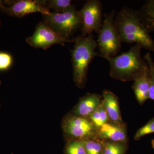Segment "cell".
I'll return each instance as SVG.
<instances>
[{"label": "cell", "mask_w": 154, "mask_h": 154, "mask_svg": "<svg viewBox=\"0 0 154 154\" xmlns=\"http://www.w3.org/2000/svg\"><path fill=\"white\" fill-rule=\"evenodd\" d=\"M114 22L122 43H135L154 52V39L141 20L138 11L123 7L116 14Z\"/></svg>", "instance_id": "6da1fadb"}, {"label": "cell", "mask_w": 154, "mask_h": 154, "mask_svg": "<svg viewBox=\"0 0 154 154\" xmlns=\"http://www.w3.org/2000/svg\"><path fill=\"white\" fill-rule=\"evenodd\" d=\"M74 43L71 50L73 79L75 85L79 88L85 86L88 68L94 58L99 56L97 42L93 34L88 36H79L72 39Z\"/></svg>", "instance_id": "7a4b0ae2"}, {"label": "cell", "mask_w": 154, "mask_h": 154, "mask_svg": "<svg viewBox=\"0 0 154 154\" xmlns=\"http://www.w3.org/2000/svg\"><path fill=\"white\" fill-rule=\"evenodd\" d=\"M142 47L136 44L118 56L106 59L110 65L111 78L122 81H133L143 72L148 64L141 55Z\"/></svg>", "instance_id": "3957f363"}, {"label": "cell", "mask_w": 154, "mask_h": 154, "mask_svg": "<svg viewBox=\"0 0 154 154\" xmlns=\"http://www.w3.org/2000/svg\"><path fill=\"white\" fill-rule=\"evenodd\" d=\"M115 14L114 11L104 14L96 41L99 56L105 59L114 57L121 49V39L114 22Z\"/></svg>", "instance_id": "277c9868"}, {"label": "cell", "mask_w": 154, "mask_h": 154, "mask_svg": "<svg viewBox=\"0 0 154 154\" xmlns=\"http://www.w3.org/2000/svg\"><path fill=\"white\" fill-rule=\"evenodd\" d=\"M61 127L66 142L97 138L98 128L89 117L68 113L63 119Z\"/></svg>", "instance_id": "5b68a950"}, {"label": "cell", "mask_w": 154, "mask_h": 154, "mask_svg": "<svg viewBox=\"0 0 154 154\" xmlns=\"http://www.w3.org/2000/svg\"><path fill=\"white\" fill-rule=\"evenodd\" d=\"M43 16L45 23L66 39H69V38L82 27L81 16L75 8L63 13L50 12L48 15Z\"/></svg>", "instance_id": "8992f818"}, {"label": "cell", "mask_w": 154, "mask_h": 154, "mask_svg": "<svg viewBox=\"0 0 154 154\" xmlns=\"http://www.w3.org/2000/svg\"><path fill=\"white\" fill-rule=\"evenodd\" d=\"M82 25V35L88 36L93 32L99 34L102 25V6L99 0H89L79 11Z\"/></svg>", "instance_id": "52a82bcc"}, {"label": "cell", "mask_w": 154, "mask_h": 154, "mask_svg": "<svg viewBox=\"0 0 154 154\" xmlns=\"http://www.w3.org/2000/svg\"><path fill=\"white\" fill-rule=\"evenodd\" d=\"M0 10L9 16L19 18L35 13L48 15L51 12L43 5L42 0L0 1Z\"/></svg>", "instance_id": "ba28073f"}, {"label": "cell", "mask_w": 154, "mask_h": 154, "mask_svg": "<svg viewBox=\"0 0 154 154\" xmlns=\"http://www.w3.org/2000/svg\"><path fill=\"white\" fill-rule=\"evenodd\" d=\"M26 42L35 48L46 49L54 44L64 45L72 40L66 39L56 33L44 22H40L36 26L33 35L26 39Z\"/></svg>", "instance_id": "9c48e42d"}, {"label": "cell", "mask_w": 154, "mask_h": 154, "mask_svg": "<svg viewBox=\"0 0 154 154\" xmlns=\"http://www.w3.org/2000/svg\"><path fill=\"white\" fill-rule=\"evenodd\" d=\"M97 138L100 140H110L128 143V137L126 125L109 121L98 128Z\"/></svg>", "instance_id": "30bf717a"}, {"label": "cell", "mask_w": 154, "mask_h": 154, "mask_svg": "<svg viewBox=\"0 0 154 154\" xmlns=\"http://www.w3.org/2000/svg\"><path fill=\"white\" fill-rule=\"evenodd\" d=\"M102 96L88 93L80 98L70 113L82 117H89L102 103Z\"/></svg>", "instance_id": "8fae6325"}, {"label": "cell", "mask_w": 154, "mask_h": 154, "mask_svg": "<svg viewBox=\"0 0 154 154\" xmlns=\"http://www.w3.org/2000/svg\"><path fill=\"white\" fill-rule=\"evenodd\" d=\"M102 104L107 111L110 121L125 124L122 117L118 98L114 93L104 90L102 92Z\"/></svg>", "instance_id": "7c38bea8"}, {"label": "cell", "mask_w": 154, "mask_h": 154, "mask_svg": "<svg viewBox=\"0 0 154 154\" xmlns=\"http://www.w3.org/2000/svg\"><path fill=\"white\" fill-rule=\"evenodd\" d=\"M133 81L134 83L133 85L132 89L136 98L138 103L140 105H143L148 99H149L150 72L148 65L147 67Z\"/></svg>", "instance_id": "4fadbf2b"}, {"label": "cell", "mask_w": 154, "mask_h": 154, "mask_svg": "<svg viewBox=\"0 0 154 154\" xmlns=\"http://www.w3.org/2000/svg\"><path fill=\"white\" fill-rule=\"evenodd\" d=\"M138 11L141 20L150 33L154 31V0H148Z\"/></svg>", "instance_id": "5bb4252c"}, {"label": "cell", "mask_w": 154, "mask_h": 154, "mask_svg": "<svg viewBox=\"0 0 154 154\" xmlns=\"http://www.w3.org/2000/svg\"><path fill=\"white\" fill-rule=\"evenodd\" d=\"M43 5L54 13H63L75 8L70 0H42Z\"/></svg>", "instance_id": "9a60e30c"}, {"label": "cell", "mask_w": 154, "mask_h": 154, "mask_svg": "<svg viewBox=\"0 0 154 154\" xmlns=\"http://www.w3.org/2000/svg\"><path fill=\"white\" fill-rule=\"evenodd\" d=\"M104 154H126L128 143L110 140H102Z\"/></svg>", "instance_id": "2e32d148"}, {"label": "cell", "mask_w": 154, "mask_h": 154, "mask_svg": "<svg viewBox=\"0 0 154 154\" xmlns=\"http://www.w3.org/2000/svg\"><path fill=\"white\" fill-rule=\"evenodd\" d=\"M89 118L97 128L110 121L107 111L102 103L89 116Z\"/></svg>", "instance_id": "e0dca14e"}, {"label": "cell", "mask_w": 154, "mask_h": 154, "mask_svg": "<svg viewBox=\"0 0 154 154\" xmlns=\"http://www.w3.org/2000/svg\"><path fill=\"white\" fill-rule=\"evenodd\" d=\"M64 154H88L83 141H67L64 149Z\"/></svg>", "instance_id": "ac0fdd59"}, {"label": "cell", "mask_w": 154, "mask_h": 154, "mask_svg": "<svg viewBox=\"0 0 154 154\" xmlns=\"http://www.w3.org/2000/svg\"><path fill=\"white\" fill-rule=\"evenodd\" d=\"M88 154H104L102 140L95 139L83 140Z\"/></svg>", "instance_id": "d6986e66"}, {"label": "cell", "mask_w": 154, "mask_h": 154, "mask_svg": "<svg viewBox=\"0 0 154 154\" xmlns=\"http://www.w3.org/2000/svg\"><path fill=\"white\" fill-rule=\"evenodd\" d=\"M148 65L150 72V88L149 99L154 101V62L150 54L148 53L143 57Z\"/></svg>", "instance_id": "ffe728a7"}, {"label": "cell", "mask_w": 154, "mask_h": 154, "mask_svg": "<svg viewBox=\"0 0 154 154\" xmlns=\"http://www.w3.org/2000/svg\"><path fill=\"white\" fill-rule=\"evenodd\" d=\"M154 133V117L151 119L143 126L139 128L134 134V139L138 140L142 137Z\"/></svg>", "instance_id": "44dd1931"}, {"label": "cell", "mask_w": 154, "mask_h": 154, "mask_svg": "<svg viewBox=\"0 0 154 154\" xmlns=\"http://www.w3.org/2000/svg\"><path fill=\"white\" fill-rule=\"evenodd\" d=\"M13 61V57L10 54L0 51V71L8 69L12 66Z\"/></svg>", "instance_id": "7402d4cb"}, {"label": "cell", "mask_w": 154, "mask_h": 154, "mask_svg": "<svg viewBox=\"0 0 154 154\" xmlns=\"http://www.w3.org/2000/svg\"><path fill=\"white\" fill-rule=\"evenodd\" d=\"M152 145L153 147L154 148V139L152 141Z\"/></svg>", "instance_id": "603a6c76"}, {"label": "cell", "mask_w": 154, "mask_h": 154, "mask_svg": "<svg viewBox=\"0 0 154 154\" xmlns=\"http://www.w3.org/2000/svg\"><path fill=\"white\" fill-rule=\"evenodd\" d=\"M1 81H0V86H1ZM0 106H1V105H0Z\"/></svg>", "instance_id": "cb8c5ba5"}, {"label": "cell", "mask_w": 154, "mask_h": 154, "mask_svg": "<svg viewBox=\"0 0 154 154\" xmlns=\"http://www.w3.org/2000/svg\"><path fill=\"white\" fill-rule=\"evenodd\" d=\"M0 24H1V22H0Z\"/></svg>", "instance_id": "d4e9b609"}]
</instances>
